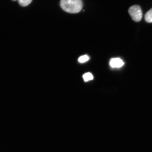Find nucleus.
<instances>
[{
	"label": "nucleus",
	"instance_id": "nucleus-1",
	"mask_svg": "<svg viewBox=\"0 0 152 152\" xmlns=\"http://www.w3.org/2000/svg\"><path fill=\"white\" fill-rule=\"evenodd\" d=\"M60 5L64 11L71 14L79 12L83 7L82 0H61Z\"/></svg>",
	"mask_w": 152,
	"mask_h": 152
},
{
	"label": "nucleus",
	"instance_id": "nucleus-2",
	"mask_svg": "<svg viewBox=\"0 0 152 152\" xmlns=\"http://www.w3.org/2000/svg\"><path fill=\"white\" fill-rule=\"evenodd\" d=\"M128 12L133 20L136 22H140L142 17L141 8L138 5H133L129 8Z\"/></svg>",
	"mask_w": 152,
	"mask_h": 152
},
{
	"label": "nucleus",
	"instance_id": "nucleus-3",
	"mask_svg": "<svg viewBox=\"0 0 152 152\" xmlns=\"http://www.w3.org/2000/svg\"><path fill=\"white\" fill-rule=\"evenodd\" d=\"M110 64V66L113 68H120L124 65V63L121 59L115 58L111 59Z\"/></svg>",
	"mask_w": 152,
	"mask_h": 152
},
{
	"label": "nucleus",
	"instance_id": "nucleus-4",
	"mask_svg": "<svg viewBox=\"0 0 152 152\" xmlns=\"http://www.w3.org/2000/svg\"><path fill=\"white\" fill-rule=\"evenodd\" d=\"M145 20L148 23H152V8L146 13L145 16Z\"/></svg>",
	"mask_w": 152,
	"mask_h": 152
},
{
	"label": "nucleus",
	"instance_id": "nucleus-5",
	"mask_svg": "<svg viewBox=\"0 0 152 152\" xmlns=\"http://www.w3.org/2000/svg\"><path fill=\"white\" fill-rule=\"evenodd\" d=\"M19 4L22 7H26L31 3L32 0H18Z\"/></svg>",
	"mask_w": 152,
	"mask_h": 152
},
{
	"label": "nucleus",
	"instance_id": "nucleus-6",
	"mask_svg": "<svg viewBox=\"0 0 152 152\" xmlns=\"http://www.w3.org/2000/svg\"><path fill=\"white\" fill-rule=\"evenodd\" d=\"M83 77L84 81L86 82L92 80L94 79V77H93L92 74L90 73H85L83 75Z\"/></svg>",
	"mask_w": 152,
	"mask_h": 152
},
{
	"label": "nucleus",
	"instance_id": "nucleus-7",
	"mask_svg": "<svg viewBox=\"0 0 152 152\" xmlns=\"http://www.w3.org/2000/svg\"><path fill=\"white\" fill-rule=\"evenodd\" d=\"M89 59H90V58L88 56H87V55H85V56L80 57L78 61L80 62L84 63L88 61Z\"/></svg>",
	"mask_w": 152,
	"mask_h": 152
},
{
	"label": "nucleus",
	"instance_id": "nucleus-8",
	"mask_svg": "<svg viewBox=\"0 0 152 152\" xmlns=\"http://www.w3.org/2000/svg\"><path fill=\"white\" fill-rule=\"evenodd\" d=\"M13 1H17V0H13Z\"/></svg>",
	"mask_w": 152,
	"mask_h": 152
}]
</instances>
